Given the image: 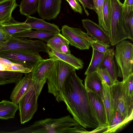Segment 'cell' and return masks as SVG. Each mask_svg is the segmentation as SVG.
I'll return each mask as SVG.
<instances>
[{"label":"cell","instance_id":"30bf717a","mask_svg":"<svg viewBox=\"0 0 133 133\" xmlns=\"http://www.w3.org/2000/svg\"><path fill=\"white\" fill-rule=\"evenodd\" d=\"M0 56L12 62L27 66L32 70L43 59L39 53L22 51H5L0 53Z\"/></svg>","mask_w":133,"mask_h":133},{"label":"cell","instance_id":"cb8c5ba5","mask_svg":"<svg viewBox=\"0 0 133 133\" xmlns=\"http://www.w3.org/2000/svg\"><path fill=\"white\" fill-rule=\"evenodd\" d=\"M18 110V104L7 100H2L0 102V119L14 118Z\"/></svg>","mask_w":133,"mask_h":133},{"label":"cell","instance_id":"52a82bcc","mask_svg":"<svg viewBox=\"0 0 133 133\" xmlns=\"http://www.w3.org/2000/svg\"><path fill=\"white\" fill-rule=\"evenodd\" d=\"M116 45L114 57L119 69L118 76L122 77L123 81L133 73V45L125 40Z\"/></svg>","mask_w":133,"mask_h":133},{"label":"cell","instance_id":"44dd1931","mask_svg":"<svg viewBox=\"0 0 133 133\" xmlns=\"http://www.w3.org/2000/svg\"><path fill=\"white\" fill-rule=\"evenodd\" d=\"M18 5L16 0H2L0 1V25L12 18V12Z\"/></svg>","mask_w":133,"mask_h":133},{"label":"cell","instance_id":"5bb4252c","mask_svg":"<svg viewBox=\"0 0 133 133\" xmlns=\"http://www.w3.org/2000/svg\"><path fill=\"white\" fill-rule=\"evenodd\" d=\"M85 88L101 126H108L105 109L102 98L95 92Z\"/></svg>","mask_w":133,"mask_h":133},{"label":"cell","instance_id":"ac0fdd59","mask_svg":"<svg viewBox=\"0 0 133 133\" xmlns=\"http://www.w3.org/2000/svg\"><path fill=\"white\" fill-rule=\"evenodd\" d=\"M47 53L50 58L55 61H63L79 70L82 69L84 63L81 59L76 58L71 54H68L56 52L52 49H49Z\"/></svg>","mask_w":133,"mask_h":133},{"label":"cell","instance_id":"603a6c76","mask_svg":"<svg viewBox=\"0 0 133 133\" xmlns=\"http://www.w3.org/2000/svg\"><path fill=\"white\" fill-rule=\"evenodd\" d=\"M56 34L45 31L31 29L18 32L12 36L16 37L38 39L47 42Z\"/></svg>","mask_w":133,"mask_h":133},{"label":"cell","instance_id":"f1b7e54d","mask_svg":"<svg viewBox=\"0 0 133 133\" xmlns=\"http://www.w3.org/2000/svg\"><path fill=\"white\" fill-rule=\"evenodd\" d=\"M23 75V73L17 72L0 71V85L15 83Z\"/></svg>","mask_w":133,"mask_h":133},{"label":"cell","instance_id":"4dcf8cb0","mask_svg":"<svg viewBox=\"0 0 133 133\" xmlns=\"http://www.w3.org/2000/svg\"><path fill=\"white\" fill-rule=\"evenodd\" d=\"M47 43L46 45L48 49L54 50L63 44L69 43L67 39L60 33L56 34Z\"/></svg>","mask_w":133,"mask_h":133},{"label":"cell","instance_id":"4fadbf2b","mask_svg":"<svg viewBox=\"0 0 133 133\" xmlns=\"http://www.w3.org/2000/svg\"><path fill=\"white\" fill-rule=\"evenodd\" d=\"M83 26L87 31V34L94 39L110 44L108 35L99 24L88 19H82Z\"/></svg>","mask_w":133,"mask_h":133},{"label":"cell","instance_id":"60d3db41","mask_svg":"<svg viewBox=\"0 0 133 133\" xmlns=\"http://www.w3.org/2000/svg\"><path fill=\"white\" fill-rule=\"evenodd\" d=\"M10 36L4 31L0 25V42L5 41L8 39Z\"/></svg>","mask_w":133,"mask_h":133},{"label":"cell","instance_id":"ab89813d","mask_svg":"<svg viewBox=\"0 0 133 133\" xmlns=\"http://www.w3.org/2000/svg\"><path fill=\"white\" fill-rule=\"evenodd\" d=\"M69 43L63 44L56 50H54L57 52L68 54H71V51L69 49Z\"/></svg>","mask_w":133,"mask_h":133},{"label":"cell","instance_id":"9c48e42d","mask_svg":"<svg viewBox=\"0 0 133 133\" xmlns=\"http://www.w3.org/2000/svg\"><path fill=\"white\" fill-rule=\"evenodd\" d=\"M61 31L69 44L81 50L89 49L94 40L79 28L65 25L62 26Z\"/></svg>","mask_w":133,"mask_h":133},{"label":"cell","instance_id":"ffe728a7","mask_svg":"<svg viewBox=\"0 0 133 133\" xmlns=\"http://www.w3.org/2000/svg\"><path fill=\"white\" fill-rule=\"evenodd\" d=\"M84 86L85 88L95 92L102 98V81L97 71L87 75L84 80Z\"/></svg>","mask_w":133,"mask_h":133},{"label":"cell","instance_id":"836d02e7","mask_svg":"<svg viewBox=\"0 0 133 133\" xmlns=\"http://www.w3.org/2000/svg\"><path fill=\"white\" fill-rule=\"evenodd\" d=\"M110 45L94 39L91 43V46L93 49L99 52L106 53L109 49Z\"/></svg>","mask_w":133,"mask_h":133},{"label":"cell","instance_id":"83f0119b","mask_svg":"<svg viewBox=\"0 0 133 133\" xmlns=\"http://www.w3.org/2000/svg\"><path fill=\"white\" fill-rule=\"evenodd\" d=\"M39 0H22L18 5L21 14L30 16L37 11Z\"/></svg>","mask_w":133,"mask_h":133},{"label":"cell","instance_id":"7c38bea8","mask_svg":"<svg viewBox=\"0 0 133 133\" xmlns=\"http://www.w3.org/2000/svg\"><path fill=\"white\" fill-rule=\"evenodd\" d=\"M37 81L33 80L31 73L25 74L15 83L10 95L11 101L18 104L19 101L27 91Z\"/></svg>","mask_w":133,"mask_h":133},{"label":"cell","instance_id":"5b68a950","mask_svg":"<svg viewBox=\"0 0 133 133\" xmlns=\"http://www.w3.org/2000/svg\"><path fill=\"white\" fill-rule=\"evenodd\" d=\"M47 80L46 78L37 81L28 89L19 101L18 104L21 124H23L30 120L37 111V99Z\"/></svg>","mask_w":133,"mask_h":133},{"label":"cell","instance_id":"e575fe53","mask_svg":"<svg viewBox=\"0 0 133 133\" xmlns=\"http://www.w3.org/2000/svg\"><path fill=\"white\" fill-rule=\"evenodd\" d=\"M101 78L102 81H105L107 85L110 87L114 83L107 70L105 68H100L97 71Z\"/></svg>","mask_w":133,"mask_h":133},{"label":"cell","instance_id":"7bdbcfd3","mask_svg":"<svg viewBox=\"0 0 133 133\" xmlns=\"http://www.w3.org/2000/svg\"><path fill=\"white\" fill-rule=\"evenodd\" d=\"M2 0H0V1H2Z\"/></svg>","mask_w":133,"mask_h":133},{"label":"cell","instance_id":"8992f818","mask_svg":"<svg viewBox=\"0 0 133 133\" xmlns=\"http://www.w3.org/2000/svg\"><path fill=\"white\" fill-rule=\"evenodd\" d=\"M49 50L46 45L40 40H30L25 38L11 35L5 41L0 42V53L14 51L35 53L41 52L48 53Z\"/></svg>","mask_w":133,"mask_h":133},{"label":"cell","instance_id":"f35d334b","mask_svg":"<svg viewBox=\"0 0 133 133\" xmlns=\"http://www.w3.org/2000/svg\"><path fill=\"white\" fill-rule=\"evenodd\" d=\"M83 6L84 11L87 16L89 15L88 11L86 9H93V4L92 0H78Z\"/></svg>","mask_w":133,"mask_h":133},{"label":"cell","instance_id":"f546056e","mask_svg":"<svg viewBox=\"0 0 133 133\" xmlns=\"http://www.w3.org/2000/svg\"><path fill=\"white\" fill-rule=\"evenodd\" d=\"M92 1L93 4L92 10L97 14L99 25L102 27L109 36V33L104 22L103 13L104 0H92Z\"/></svg>","mask_w":133,"mask_h":133},{"label":"cell","instance_id":"e0dca14e","mask_svg":"<svg viewBox=\"0 0 133 133\" xmlns=\"http://www.w3.org/2000/svg\"><path fill=\"white\" fill-rule=\"evenodd\" d=\"M26 19L24 22L28 24L31 29L42 30L56 34L60 33V30L58 27L54 24L46 22L43 19L26 16Z\"/></svg>","mask_w":133,"mask_h":133},{"label":"cell","instance_id":"8d00e7d4","mask_svg":"<svg viewBox=\"0 0 133 133\" xmlns=\"http://www.w3.org/2000/svg\"><path fill=\"white\" fill-rule=\"evenodd\" d=\"M69 3L72 9L75 12L82 14V8L78 0H66Z\"/></svg>","mask_w":133,"mask_h":133},{"label":"cell","instance_id":"277c9868","mask_svg":"<svg viewBox=\"0 0 133 133\" xmlns=\"http://www.w3.org/2000/svg\"><path fill=\"white\" fill-rule=\"evenodd\" d=\"M76 69L70 65L61 60L56 61L47 78L48 92L53 94L58 102L63 101L62 89L68 75Z\"/></svg>","mask_w":133,"mask_h":133},{"label":"cell","instance_id":"b9f144b4","mask_svg":"<svg viewBox=\"0 0 133 133\" xmlns=\"http://www.w3.org/2000/svg\"><path fill=\"white\" fill-rule=\"evenodd\" d=\"M108 126L100 127L95 128L94 130L90 132L88 131V133L102 132L105 133L107 130Z\"/></svg>","mask_w":133,"mask_h":133},{"label":"cell","instance_id":"1f68e13d","mask_svg":"<svg viewBox=\"0 0 133 133\" xmlns=\"http://www.w3.org/2000/svg\"><path fill=\"white\" fill-rule=\"evenodd\" d=\"M133 73L130 75L124 80L122 81L123 88L126 95L133 98Z\"/></svg>","mask_w":133,"mask_h":133},{"label":"cell","instance_id":"7a4b0ae2","mask_svg":"<svg viewBox=\"0 0 133 133\" xmlns=\"http://www.w3.org/2000/svg\"><path fill=\"white\" fill-rule=\"evenodd\" d=\"M88 131L70 116L58 118H46L10 133H80Z\"/></svg>","mask_w":133,"mask_h":133},{"label":"cell","instance_id":"d590c367","mask_svg":"<svg viewBox=\"0 0 133 133\" xmlns=\"http://www.w3.org/2000/svg\"><path fill=\"white\" fill-rule=\"evenodd\" d=\"M123 4L124 15H128L133 12V0H125Z\"/></svg>","mask_w":133,"mask_h":133},{"label":"cell","instance_id":"d4e9b609","mask_svg":"<svg viewBox=\"0 0 133 133\" xmlns=\"http://www.w3.org/2000/svg\"><path fill=\"white\" fill-rule=\"evenodd\" d=\"M32 69L26 66L12 62L0 56V71H11L22 73L30 72Z\"/></svg>","mask_w":133,"mask_h":133},{"label":"cell","instance_id":"484cf974","mask_svg":"<svg viewBox=\"0 0 133 133\" xmlns=\"http://www.w3.org/2000/svg\"><path fill=\"white\" fill-rule=\"evenodd\" d=\"M6 32L9 36L20 32L31 29L29 25L23 22L15 20L12 17L9 21L1 25Z\"/></svg>","mask_w":133,"mask_h":133},{"label":"cell","instance_id":"74e56055","mask_svg":"<svg viewBox=\"0 0 133 133\" xmlns=\"http://www.w3.org/2000/svg\"><path fill=\"white\" fill-rule=\"evenodd\" d=\"M124 15L126 23L133 38V12L128 15Z\"/></svg>","mask_w":133,"mask_h":133},{"label":"cell","instance_id":"ba28073f","mask_svg":"<svg viewBox=\"0 0 133 133\" xmlns=\"http://www.w3.org/2000/svg\"><path fill=\"white\" fill-rule=\"evenodd\" d=\"M109 88L117 110L124 117H128L133 113V98L126 95L122 82L117 80Z\"/></svg>","mask_w":133,"mask_h":133},{"label":"cell","instance_id":"6da1fadb","mask_svg":"<svg viewBox=\"0 0 133 133\" xmlns=\"http://www.w3.org/2000/svg\"><path fill=\"white\" fill-rule=\"evenodd\" d=\"M61 94L67 110L79 124L87 128L102 127L82 80L76 75L75 70L66 78Z\"/></svg>","mask_w":133,"mask_h":133},{"label":"cell","instance_id":"8fae6325","mask_svg":"<svg viewBox=\"0 0 133 133\" xmlns=\"http://www.w3.org/2000/svg\"><path fill=\"white\" fill-rule=\"evenodd\" d=\"M62 0H39L37 11L42 19H55L60 12Z\"/></svg>","mask_w":133,"mask_h":133},{"label":"cell","instance_id":"4316f807","mask_svg":"<svg viewBox=\"0 0 133 133\" xmlns=\"http://www.w3.org/2000/svg\"><path fill=\"white\" fill-rule=\"evenodd\" d=\"M106 53L100 52L93 49L91 60L88 68L85 72V75H87L97 71L102 64L106 55Z\"/></svg>","mask_w":133,"mask_h":133},{"label":"cell","instance_id":"7402d4cb","mask_svg":"<svg viewBox=\"0 0 133 133\" xmlns=\"http://www.w3.org/2000/svg\"><path fill=\"white\" fill-rule=\"evenodd\" d=\"M133 119V113L128 117L126 118L117 110L110 124L108 126L107 129L105 133H114L121 129Z\"/></svg>","mask_w":133,"mask_h":133},{"label":"cell","instance_id":"3957f363","mask_svg":"<svg viewBox=\"0 0 133 133\" xmlns=\"http://www.w3.org/2000/svg\"><path fill=\"white\" fill-rule=\"evenodd\" d=\"M109 37L111 46L126 39L133 40L125 22L123 4L119 0H110Z\"/></svg>","mask_w":133,"mask_h":133},{"label":"cell","instance_id":"d6a6232c","mask_svg":"<svg viewBox=\"0 0 133 133\" xmlns=\"http://www.w3.org/2000/svg\"><path fill=\"white\" fill-rule=\"evenodd\" d=\"M110 11V0H104L103 13L104 22L109 35Z\"/></svg>","mask_w":133,"mask_h":133},{"label":"cell","instance_id":"2e32d148","mask_svg":"<svg viewBox=\"0 0 133 133\" xmlns=\"http://www.w3.org/2000/svg\"><path fill=\"white\" fill-rule=\"evenodd\" d=\"M103 88L102 99L105 109L108 126L110 124L117 110V107L112 96L109 87L102 81Z\"/></svg>","mask_w":133,"mask_h":133},{"label":"cell","instance_id":"9a60e30c","mask_svg":"<svg viewBox=\"0 0 133 133\" xmlns=\"http://www.w3.org/2000/svg\"><path fill=\"white\" fill-rule=\"evenodd\" d=\"M56 61L50 58L41 61L32 69L30 73L32 79L41 81L47 79Z\"/></svg>","mask_w":133,"mask_h":133},{"label":"cell","instance_id":"d6986e66","mask_svg":"<svg viewBox=\"0 0 133 133\" xmlns=\"http://www.w3.org/2000/svg\"><path fill=\"white\" fill-rule=\"evenodd\" d=\"M114 48H110L99 68L106 69L114 83L118 80V71L114 59Z\"/></svg>","mask_w":133,"mask_h":133}]
</instances>
